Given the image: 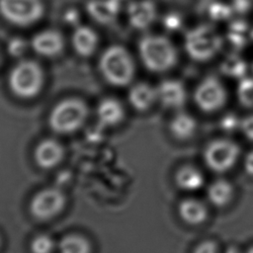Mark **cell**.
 <instances>
[{"label": "cell", "mask_w": 253, "mask_h": 253, "mask_svg": "<svg viewBox=\"0 0 253 253\" xmlns=\"http://www.w3.org/2000/svg\"><path fill=\"white\" fill-rule=\"evenodd\" d=\"M128 100L130 105L136 110L145 111L158 101L156 88L147 83H137L129 90Z\"/></svg>", "instance_id": "cell-19"}, {"label": "cell", "mask_w": 253, "mask_h": 253, "mask_svg": "<svg viewBox=\"0 0 253 253\" xmlns=\"http://www.w3.org/2000/svg\"><path fill=\"white\" fill-rule=\"evenodd\" d=\"M54 246L53 239L46 234H40L31 242V250L33 253H52Z\"/></svg>", "instance_id": "cell-24"}, {"label": "cell", "mask_w": 253, "mask_h": 253, "mask_svg": "<svg viewBox=\"0 0 253 253\" xmlns=\"http://www.w3.org/2000/svg\"><path fill=\"white\" fill-rule=\"evenodd\" d=\"M209 13L213 20H224L231 15V8L223 3H213L211 5Z\"/></svg>", "instance_id": "cell-27"}, {"label": "cell", "mask_w": 253, "mask_h": 253, "mask_svg": "<svg viewBox=\"0 0 253 253\" xmlns=\"http://www.w3.org/2000/svg\"><path fill=\"white\" fill-rule=\"evenodd\" d=\"M31 45L38 54L44 57H53L62 51L64 41L57 31L45 30L34 36Z\"/></svg>", "instance_id": "cell-13"}, {"label": "cell", "mask_w": 253, "mask_h": 253, "mask_svg": "<svg viewBox=\"0 0 253 253\" xmlns=\"http://www.w3.org/2000/svg\"><path fill=\"white\" fill-rule=\"evenodd\" d=\"M244 253H253V245L249 246V247L244 251Z\"/></svg>", "instance_id": "cell-34"}, {"label": "cell", "mask_w": 253, "mask_h": 253, "mask_svg": "<svg viewBox=\"0 0 253 253\" xmlns=\"http://www.w3.org/2000/svg\"><path fill=\"white\" fill-rule=\"evenodd\" d=\"M223 253H244L243 251H241V249L238 246L235 245H229L225 248Z\"/></svg>", "instance_id": "cell-33"}, {"label": "cell", "mask_w": 253, "mask_h": 253, "mask_svg": "<svg viewBox=\"0 0 253 253\" xmlns=\"http://www.w3.org/2000/svg\"><path fill=\"white\" fill-rule=\"evenodd\" d=\"M86 105L78 99H66L54 106L49 114L50 127L59 133H69L78 129L87 117Z\"/></svg>", "instance_id": "cell-6"}, {"label": "cell", "mask_w": 253, "mask_h": 253, "mask_svg": "<svg viewBox=\"0 0 253 253\" xmlns=\"http://www.w3.org/2000/svg\"><path fill=\"white\" fill-rule=\"evenodd\" d=\"M191 253H220V246L216 240L208 238L200 241Z\"/></svg>", "instance_id": "cell-26"}, {"label": "cell", "mask_w": 253, "mask_h": 253, "mask_svg": "<svg viewBox=\"0 0 253 253\" xmlns=\"http://www.w3.org/2000/svg\"><path fill=\"white\" fill-rule=\"evenodd\" d=\"M42 0H0V14L9 23L26 27L38 22L43 15Z\"/></svg>", "instance_id": "cell-8"}, {"label": "cell", "mask_w": 253, "mask_h": 253, "mask_svg": "<svg viewBox=\"0 0 253 253\" xmlns=\"http://www.w3.org/2000/svg\"><path fill=\"white\" fill-rule=\"evenodd\" d=\"M235 193L233 183L226 178L219 177L208 185L206 191L207 202L215 209H224L233 202Z\"/></svg>", "instance_id": "cell-12"}, {"label": "cell", "mask_w": 253, "mask_h": 253, "mask_svg": "<svg viewBox=\"0 0 253 253\" xmlns=\"http://www.w3.org/2000/svg\"><path fill=\"white\" fill-rule=\"evenodd\" d=\"M0 60H1V56H0Z\"/></svg>", "instance_id": "cell-35"}, {"label": "cell", "mask_w": 253, "mask_h": 253, "mask_svg": "<svg viewBox=\"0 0 253 253\" xmlns=\"http://www.w3.org/2000/svg\"><path fill=\"white\" fill-rule=\"evenodd\" d=\"M138 52L144 66L152 72H165L177 62V51L165 37L146 35L138 42Z\"/></svg>", "instance_id": "cell-1"}, {"label": "cell", "mask_w": 253, "mask_h": 253, "mask_svg": "<svg viewBox=\"0 0 253 253\" xmlns=\"http://www.w3.org/2000/svg\"><path fill=\"white\" fill-rule=\"evenodd\" d=\"M164 24L166 26V28H168L169 30H176L180 27L181 25V18L179 15L177 14H169L165 20H164Z\"/></svg>", "instance_id": "cell-31"}, {"label": "cell", "mask_w": 253, "mask_h": 253, "mask_svg": "<svg viewBox=\"0 0 253 253\" xmlns=\"http://www.w3.org/2000/svg\"><path fill=\"white\" fill-rule=\"evenodd\" d=\"M222 40L209 25L198 26L185 36V49L190 57L198 61L211 59L220 49Z\"/></svg>", "instance_id": "cell-5"}, {"label": "cell", "mask_w": 253, "mask_h": 253, "mask_svg": "<svg viewBox=\"0 0 253 253\" xmlns=\"http://www.w3.org/2000/svg\"><path fill=\"white\" fill-rule=\"evenodd\" d=\"M239 128L248 140L253 141V114L240 121Z\"/></svg>", "instance_id": "cell-28"}, {"label": "cell", "mask_w": 253, "mask_h": 253, "mask_svg": "<svg viewBox=\"0 0 253 253\" xmlns=\"http://www.w3.org/2000/svg\"><path fill=\"white\" fill-rule=\"evenodd\" d=\"M251 0H234L233 7L239 13H245L251 8Z\"/></svg>", "instance_id": "cell-32"}, {"label": "cell", "mask_w": 253, "mask_h": 253, "mask_svg": "<svg viewBox=\"0 0 253 253\" xmlns=\"http://www.w3.org/2000/svg\"><path fill=\"white\" fill-rule=\"evenodd\" d=\"M9 87L18 97L30 99L39 94L43 84V72L32 59L20 60L10 71Z\"/></svg>", "instance_id": "cell-4"}, {"label": "cell", "mask_w": 253, "mask_h": 253, "mask_svg": "<svg viewBox=\"0 0 253 253\" xmlns=\"http://www.w3.org/2000/svg\"><path fill=\"white\" fill-rule=\"evenodd\" d=\"M118 5L112 0H93L88 4V12L99 23H109L118 14Z\"/></svg>", "instance_id": "cell-21"}, {"label": "cell", "mask_w": 253, "mask_h": 253, "mask_svg": "<svg viewBox=\"0 0 253 253\" xmlns=\"http://www.w3.org/2000/svg\"><path fill=\"white\" fill-rule=\"evenodd\" d=\"M243 169L245 174L253 178V150L248 151L243 158Z\"/></svg>", "instance_id": "cell-30"}, {"label": "cell", "mask_w": 253, "mask_h": 253, "mask_svg": "<svg viewBox=\"0 0 253 253\" xmlns=\"http://www.w3.org/2000/svg\"><path fill=\"white\" fill-rule=\"evenodd\" d=\"M177 212L185 224L197 227L208 221L210 217V205L204 200L190 196L180 201Z\"/></svg>", "instance_id": "cell-10"}, {"label": "cell", "mask_w": 253, "mask_h": 253, "mask_svg": "<svg viewBox=\"0 0 253 253\" xmlns=\"http://www.w3.org/2000/svg\"><path fill=\"white\" fill-rule=\"evenodd\" d=\"M59 253H90L89 242L81 235H66L58 243Z\"/></svg>", "instance_id": "cell-22"}, {"label": "cell", "mask_w": 253, "mask_h": 253, "mask_svg": "<svg viewBox=\"0 0 253 253\" xmlns=\"http://www.w3.org/2000/svg\"><path fill=\"white\" fill-rule=\"evenodd\" d=\"M26 47H27V44L24 41L20 39H16L10 42L9 51L12 55L18 56V55H21L23 52H25Z\"/></svg>", "instance_id": "cell-29"}, {"label": "cell", "mask_w": 253, "mask_h": 253, "mask_svg": "<svg viewBox=\"0 0 253 253\" xmlns=\"http://www.w3.org/2000/svg\"><path fill=\"white\" fill-rule=\"evenodd\" d=\"M99 69L107 82L114 86L129 84L134 75V63L129 52L122 45H111L99 59Z\"/></svg>", "instance_id": "cell-2"}, {"label": "cell", "mask_w": 253, "mask_h": 253, "mask_svg": "<svg viewBox=\"0 0 253 253\" xmlns=\"http://www.w3.org/2000/svg\"><path fill=\"white\" fill-rule=\"evenodd\" d=\"M63 149L61 145L53 139H44L38 144L35 150V159L39 166L51 168L62 159Z\"/></svg>", "instance_id": "cell-17"}, {"label": "cell", "mask_w": 253, "mask_h": 253, "mask_svg": "<svg viewBox=\"0 0 253 253\" xmlns=\"http://www.w3.org/2000/svg\"><path fill=\"white\" fill-rule=\"evenodd\" d=\"M228 95L223 83L213 75L205 77L195 88L193 101L196 107L205 114H213L223 109Z\"/></svg>", "instance_id": "cell-7"}, {"label": "cell", "mask_w": 253, "mask_h": 253, "mask_svg": "<svg viewBox=\"0 0 253 253\" xmlns=\"http://www.w3.org/2000/svg\"><path fill=\"white\" fill-rule=\"evenodd\" d=\"M156 91L157 100L168 109L181 110L187 102L186 88L178 80H164L158 85Z\"/></svg>", "instance_id": "cell-11"}, {"label": "cell", "mask_w": 253, "mask_h": 253, "mask_svg": "<svg viewBox=\"0 0 253 253\" xmlns=\"http://www.w3.org/2000/svg\"><path fill=\"white\" fill-rule=\"evenodd\" d=\"M71 41L75 51L83 57L92 55L99 42L97 34L88 26L77 27L72 34Z\"/></svg>", "instance_id": "cell-18"}, {"label": "cell", "mask_w": 253, "mask_h": 253, "mask_svg": "<svg viewBox=\"0 0 253 253\" xmlns=\"http://www.w3.org/2000/svg\"><path fill=\"white\" fill-rule=\"evenodd\" d=\"M199 128V123L195 116L186 111L179 110L169 123V130L174 138L180 141L192 139Z\"/></svg>", "instance_id": "cell-16"}, {"label": "cell", "mask_w": 253, "mask_h": 253, "mask_svg": "<svg viewBox=\"0 0 253 253\" xmlns=\"http://www.w3.org/2000/svg\"><path fill=\"white\" fill-rule=\"evenodd\" d=\"M63 194L53 188L43 189L37 193L31 201L32 214L39 219H49L56 215L64 207Z\"/></svg>", "instance_id": "cell-9"}, {"label": "cell", "mask_w": 253, "mask_h": 253, "mask_svg": "<svg viewBox=\"0 0 253 253\" xmlns=\"http://www.w3.org/2000/svg\"><path fill=\"white\" fill-rule=\"evenodd\" d=\"M238 95L241 102L246 106H253V79L244 78L238 88Z\"/></svg>", "instance_id": "cell-25"}, {"label": "cell", "mask_w": 253, "mask_h": 253, "mask_svg": "<svg viewBox=\"0 0 253 253\" xmlns=\"http://www.w3.org/2000/svg\"><path fill=\"white\" fill-rule=\"evenodd\" d=\"M174 180L178 189L186 193H195L206 184L204 172L193 164H185L178 168Z\"/></svg>", "instance_id": "cell-15"}, {"label": "cell", "mask_w": 253, "mask_h": 253, "mask_svg": "<svg viewBox=\"0 0 253 253\" xmlns=\"http://www.w3.org/2000/svg\"><path fill=\"white\" fill-rule=\"evenodd\" d=\"M157 10L151 0H135L127 7L129 24L136 30L147 29L156 19Z\"/></svg>", "instance_id": "cell-14"}, {"label": "cell", "mask_w": 253, "mask_h": 253, "mask_svg": "<svg viewBox=\"0 0 253 253\" xmlns=\"http://www.w3.org/2000/svg\"><path fill=\"white\" fill-rule=\"evenodd\" d=\"M246 68L245 61L234 54L227 56L220 65L222 73L233 78H242L246 72Z\"/></svg>", "instance_id": "cell-23"}, {"label": "cell", "mask_w": 253, "mask_h": 253, "mask_svg": "<svg viewBox=\"0 0 253 253\" xmlns=\"http://www.w3.org/2000/svg\"><path fill=\"white\" fill-rule=\"evenodd\" d=\"M99 122L103 126H115L124 118V108L122 104L113 98L102 100L97 108Z\"/></svg>", "instance_id": "cell-20"}, {"label": "cell", "mask_w": 253, "mask_h": 253, "mask_svg": "<svg viewBox=\"0 0 253 253\" xmlns=\"http://www.w3.org/2000/svg\"><path fill=\"white\" fill-rule=\"evenodd\" d=\"M240 157V145L229 137L213 138L206 144L203 150L204 164L215 174H224L232 170Z\"/></svg>", "instance_id": "cell-3"}]
</instances>
